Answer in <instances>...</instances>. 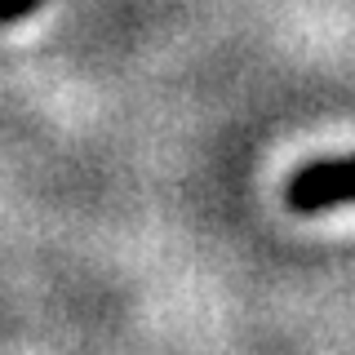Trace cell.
Segmentation results:
<instances>
[{"label":"cell","mask_w":355,"mask_h":355,"mask_svg":"<svg viewBox=\"0 0 355 355\" xmlns=\"http://www.w3.org/2000/svg\"><path fill=\"white\" fill-rule=\"evenodd\" d=\"M36 5H40V0H0V22H18V18H27Z\"/></svg>","instance_id":"obj_2"},{"label":"cell","mask_w":355,"mask_h":355,"mask_svg":"<svg viewBox=\"0 0 355 355\" xmlns=\"http://www.w3.org/2000/svg\"><path fill=\"white\" fill-rule=\"evenodd\" d=\"M288 209L293 214H324L333 205H355V155L347 160H315L288 178Z\"/></svg>","instance_id":"obj_1"}]
</instances>
